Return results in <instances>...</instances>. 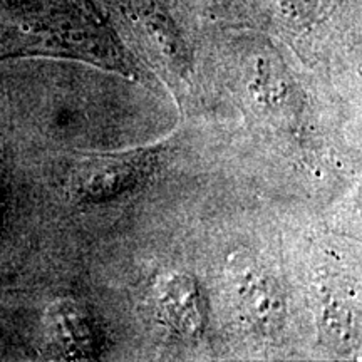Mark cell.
Returning a JSON list of instances; mask_svg holds the SVG:
<instances>
[{
    "mask_svg": "<svg viewBox=\"0 0 362 362\" xmlns=\"http://www.w3.org/2000/svg\"><path fill=\"white\" fill-rule=\"evenodd\" d=\"M235 304L243 319L257 330H274L282 320L284 305L279 285L253 260H237L232 270Z\"/></svg>",
    "mask_w": 362,
    "mask_h": 362,
    "instance_id": "obj_1",
    "label": "cell"
},
{
    "mask_svg": "<svg viewBox=\"0 0 362 362\" xmlns=\"http://www.w3.org/2000/svg\"><path fill=\"white\" fill-rule=\"evenodd\" d=\"M47 332L67 359H88L98 352V336L88 312L74 302H59L49 310Z\"/></svg>",
    "mask_w": 362,
    "mask_h": 362,
    "instance_id": "obj_2",
    "label": "cell"
},
{
    "mask_svg": "<svg viewBox=\"0 0 362 362\" xmlns=\"http://www.w3.org/2000/svg\"><path fill=\"white\" fill-rule=\"evenodd\" d=\"M161 304L168 322L183 336L197 337L205 329V304L193 279L187 275L171 279L163 292Z\"/></svg>",
    "mask_w": 362,
    "mask_h": 362,
    "instance_id": "obj_3",
    "label": "cell"
},
{
    "mask_svg": "<svg viewBox=\"0 0 362 362\" xmlns=\"http://www.w3.org/2000/svg\"><path fill=\"white\" fill-rule=\"evenodd\" d=\"M7 166H6V158L2 155V148H0V232H2L4 218H6V210H7Z\"/></svg>",
    "mask_w": 362,
    "mask_h": 362,
    "instance_id": "obj_4",
    "label": "cell"
}]
</instances>
